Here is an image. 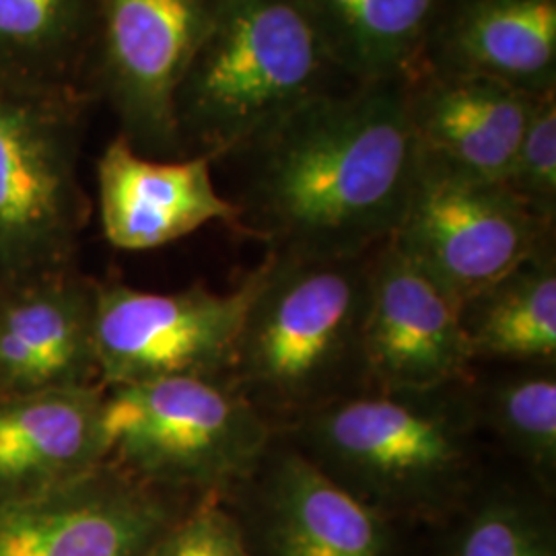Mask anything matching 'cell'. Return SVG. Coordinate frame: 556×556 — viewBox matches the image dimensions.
I'll list each match as a JSON object with an SVG mask.
<instances>
[{
  "mask_svg": "<svg viewBox=\"0 0 556 556\" xmlns=\"http://www.w3.org/2000/svg\"><path fill=\"white\" fill-rule=\"evenodd\" d=\"M404 96L425 157L472 178L503 181L540 93L429 64L404 79Z\"/></svg>",
  "mask_w": 556,
  "mask_h": 556,
  "instance_id": "cell-13",
  "label": "cell"
},
{
  "mask_svg": "<svg viewBox=\"0 0 556 556\" xmlns=\"http://www.w3.org/2000/svg\"><path fill=\"white\" fill-rule=\"evenodd\" d=\"M80 96L0 79V282L64 275L87 223Z\"/></svg>",
  "mask_w": 556,
  "mask_h": 556,
  "instance_id": "cell-6",
  "label": "cell"
},
{
  "mask_svg": "<svg viewBox=\"0 0 556 556\" xmlns=\"http://www.w3.org/2000/svg\"><path fill=\"white\" fill-rule=\"evenodd\" d=\"M147 556H252L223 495H204L161 532Z\"/></svg>",
  "mask_w": 556,
  "mask_h": 556,
  "instance_id": "cell-24",
  "label": "cell"
},
{
  "mask_svg": "<svg viewBox=\"0 0 556 556\" xmlns=\"http://www.w3.org/2000/svg\"><path fill=\"white\" fill-rule=\"evenodd\" d=\"M303 0H215L176 96L186 157H233L326 93L332 68Z\"/></svg>",
  "mask_w": 556,
  "mask_h": 556,
  "instance_id": "cell-4",
  "label": "cell"
},
{
  "mask_svg": "<svg viewBox=\"0 0 556 556\" xmlns=\"http://www.w3.org/2000/svg\"><path fill=\"white\" fill-rule=\"evenodd\" d=\"M105 462L163 493L227 497L258 468L277 431L220 379L105 388Z\"/></svg>",
  "mask_w": 556,
  "mask_h": 556,
  "instance_id": "cell-5",
  "label": "cell"
},
{
  "mask_svg": "<svg viewBox=\"0 0 556 556\" xmlns=\"http://www.w3.org/2000/svg\"><path fill=\"white\" fill-rule=\"evenodd\" d=\"M225 498L252 556H397L396 521L346 493L278 435Z\"/></svg>",
  "mask_w": 556,
  "mask_h": 556,
  "instance_id": "cell-10",
  "label": "cell"
},
{
  "mask_svg": "<svg viewBox=\"0 0 556 556\" xmlns=\"http://www.w3.org/2000/svg\"><path fill=\"white\" fill-rule=\"evenodd\" d=\"M369 388L427 390L475 376L459 305L388 239L369 260Z\"/></svg>",
  "mask_w": 556,
  "mask_h": 556,
  "instance_id": "cell-12",
  "label": "cell"
},
{
  "mask_svg": "<svg viewBox=\"0 0 556 556\" xmlns=\"http://www.w3.org/2000/svg\"><path fill=\"white\" fill-rule=\"evenodd\" d=\"M390 241L464 305L553 241L542 219L503 184L472 178L418 151L415 179Z\"/></svg>",
  "mask_w": 556,
  "mask_h": 556,
  "instance_id": "cell-7",
  "label": "cell"
},
{
  "mask_svg": "<svg viewBox=\"0 0 556 556\" xmlns=\"http://www.w3.org/2000/svg\"><path fill=\"white\" fill-rule=\"evenodd\" d=\"M456 511L462 516L443 556H556L553 517L521 491L478 484Z\"/></svg>",
  "mask_w": 556,
  "mask_h": 556,
  "instance_id": "cell-22",
  "label": "cell"
},
{
  "mask_svg": "<svg viewBox=\"0 0 556 556\" xmlns=\"http://www.w3.org/2000/svg\"><path fill=\"white\" fill-rule=\"evenodd\" d=\"M369 256L268 252L225 381L275 431L369 388Z\"/></svg>",
  "mask_w": 556,
  "mask_h": 556,
  "instance_id": "cell-3",
  "label": "cell"
},
{
  "mask_svg": "<svg viewBox=\"0 0 556 556\" xmlns=\"http://www.w3.org/2000/svg\"><path fill=\"white\" fill-rule=\"evenodd\" d=\"M433 66L503 80L530 93L555 89L556 0H464L435 29Z\"/></svg>",
  "mask_w": 556,
  "mask_h": 556,
  "instance_id": "cell-17",
  "label": "cell"
},
{
  "mask_svg": "<svg viewBox=\"0 0 556 556\" xmlns=\"http://www.w3.org/2000/svg\"><path fill=\"white\" fill-rule=\"evenodd\" d=\"M101 386L96 285L66 275L0 299V396Z\"/></svg>",
  "mask_w": 556,
  "mask_h": 556,
  "instance_id": "cell-15",
  "label": "cell"
},
{
  "mask_svg": "<svg viewBox=\"0 0 556 556\" xmlns=\"http://www.w3.org/2000/svg\"><path fill=\"white\" fill-rule=\"evenodd\" d=\"M103 386L0 396V501L91 472L105 462Z\"/></svg>",
  "mask_w": 556,
  "mask_h": 556,
  "instance_id": "cell-16",
  "label": "cell"
},
{
  "mask_svg": "<svg viewBox=\"0 0 556 556\" xmlns=\"http://www.w3.org/2000/svg\"><path fill=\"white\" fill-rule=\"evenodd\" d=\"M334 68L358 83L406 79L433 41L443 0H303Z\"/></svg>",
  "mask_w": 556,
  "mask_h": 556,
  "instance_id": "cell-18",
  "label": "cell"
},
{
  "mask_svg": "<svg viewBox=\"0 0 556 556\" xmlns=\"http://www.w3.org/2000/svg\"><path fill=\"white\" fill-rule=\"evenodd\" d=\"M260 278L262 264L227 293L204 285L151 293L122 282H96L101 386L165 378L225 381Z\"/></svg>",
  "mask_w": 556,
  "mask_h": 556,
  "instance_id": "cell-8",
  "label": "cell"
},
{
  "mask_svg": "<svg viewBox=\"0 0 556 556\" xmlns=\"http://www.w3.org/2000/svg\"><path fill=\"white\" fill-rule=\"evenodd\" d=\"M233 157L238 231L285 256H369L394 236L417 172L404 79L326 91Z\"/></svg>",
  "mask_w": 556,
  "mask_h": 556,
  "instance_id": "cell-1",
  "label": "cell"
},
{
  "mask_svg": "<svg viewBox=\"0 0 556 556\" xmlns=\"http://www.w3.org/2000/svg\"><path fill=\"white\" fill-rule=\"evenodd\" d=\"M176 517L167 493L103 462L73 480L0 501V556H147Z\"/></svg>",
  "mask_w": 556,
  "mask_h": 556,
  "instance_id": "cell-11",
  "label": "cell"
},
{
  "mask_svg": "<svg viewBox=\"0 0 556 556\" xmlns=\"http://www.w3.org/2000/svg\"><path fill=\"white\" fill-rule=\"evenodd\" d=\"M503 184L542 219L556 215V96L540 93Z\"/></svg>",
  "mask_w": 556,
  "mask_h": 556,
  "instance_id": "cell-23",
  "label": "cell"
},
{
  "mask_svg": "<svg viewBox=\"0 0 556 556\" xmlns=\"http://www.w3.org/2000/svg\"><path fill=\"white\" fill-rule=\"evenodd\" d=\"M390 519L447 516L472 495L482 438L475 376L427 390L367 388L277 431Z\"/></svg>",
  "mask_w": 556,
  "mask_h": 556,
  "instance_id": "cell-2",
  "label": "cell"
},
{
  "mask_svg": "<svg viewBox=\"0 0 556 556\" xmlns=\"http://www.w3.org/2000/svg\"><path fill=\"white\" fill-rule=\"evenodd\" d=\"M215 0H98L93 52L122 137L153 160H184L176 96Z\"/></svg>",
  "mask_w": 556,
  "mask_h": 556,
  "instance_id": "cell-9",
  "label": "cell"
},
{
  "mask_svg": "<svg viewBox=\"0 0 556 556\" xmlns=\"http://www.w3.org/2000/svg\"><path fill=\"white\" fill-rule=\"evenodd\" d=\"M213 160H153L118 135L98 161V194L105 239L126 252H144L220 220L238 229L239 208L220 197Z\"/></svg>",
  "mask_w": 556,
  "mask_h": 556,
  "instance_id": "cell-14",
  "label": "cell"
},
{
  "mask_svg": "<svg viewBox=\"0 0 556 556\" xmlns=\"http://www.w3.org/2000/svg\"><path fill=\"white\" fill-rule=\"evenodd\" d=\"M96 29L98 0H0V79L77 91Z\"/></svg>",
  "mask_w": 556,
  "mask_h": 556,
  "instance_id": "cell-20",
  "label": "cell"
},
{
  "mask_svg": "<svg viewBox=\"0 0 556 556\" xmlns=\"http://www.w3.org/2000/svg\"><path fill=\"white\" fill-rule=\"evenodd\" d=\"M484 433L516 457L542 493L556 480V365H516L493 379L475 374Z\"/></svg>",
  "mask_w": 556,
  "mask_h": 556,
  "instance_id": "cell-21",
  "label": "cell"
},
{
  "mask_svg": "<svg viewBox=\"0 0 556 556\" xmlns=\"http://www.w3.org/2000/svg\"><path fill=\"white\" fill-rule=\"evenodd\" d=\"M475 365H556V254L548 241L459 305Z\"/></svg>",
  "mask_w": 556,
  "mask_h": 556,
  "instance_id": "cell-19",
  "label": "cell"
}]
</instances>
